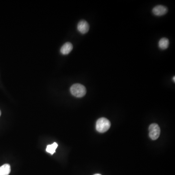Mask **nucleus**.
<instances>
[{
  "mask_svg": "<svg viewBox=\"0 0 175 175\" xmlns=\"http://www.w3.org/2000/svg\"><path fill=\"white\" fill-rule=\"evenodd\" d=\"M70 92L73 96L80 98L85 96L86 94V89L85 86L81 84H75L71 87Z\"/></svg>",
  "mask_w": 175,
  "mask_h": 175,
  "instance_id": "1",
  "label": "nucleus"
},
{
  "mask_svg": "<svg viewBox=\"0 0 175 175\" xmlns=\"http://www.w3.org/2000/svg\"><path fill=\"white\" fill-rule=\"evenodd\" d=\"M111 125V122L108 119L106 118H101L96 122V130L100 133H104L109 129Z\"/></svg>",
  "mask_w": 175,
  "mask_h": 175,
  "instance_id": "2",
  "label": "nucleus"
},
{
  "mask_svg": "<svg viewBox=\"0 0 175 175\" xmlns=\"http://www.w3.org/2000/svg\"><path fill=\"white\" fill-rule=\"evenodd\" d=\"M160 133V129L158 125L155 123L150 125L149 127V136L152 140H156L158 139Z\"/></svg>",
  "mask_w": 175,
  "mask_h": 175,
  "instance_id": "3",
  "label": "nucleus"
},
{
  "mask_svg": "<svg viewBox=\"0 0 175 175\" xmlns=\"http://www.w3.org/2000/svg\"><path fill=\"white\" fill-rule=\"evenodd\" d=\"M168 12V9L165 6L159 5L154 7L152 9L154 15L157 16H162L164 15Z\"/></svg>",
  "mask_w": 175,
  "mask_h": 175,
  "instance_id": "4",
  "label": "nucleus"
},
{
  "mask_svg": "<svg viewBox=\"0 0 175 175\" xmlns=\"http://www.w3.org/2000/svg\"><path fill=\"white\" fill-rule=\"evenodd\" d=\"M77 28L78 31L81 34H86L89 30V24L86 22V20H80L77 24Z\"/></svg>",
  "mask_w": 175,
  "mask_h": 175,
  "instance_id": "5",
  "label": "nucleus"
},
{
  "mask_svg": "<svg viewBox=\"0 0 175 175\" xmlns=\"http://www.w3.org/2000/svg\"><path fill=\"white\" fill-rule=\"evenodd\" d=\"M72 48H73V46L72 44L68 42L65 43L62 46V47L60 49V52L62 54L64 55H68L72 51Z\"/></svg>",
  "mask_w": 175,
  "mask_h": 175,
  "instance_id": "6",
  "label": "nucleus"
},
{
  "mask_svg": "<svg viewBox=\"0 0 175 175\" xmlns=\"http://www.w3.org/2000/svg\"><path fill=\"white\" fill-rule=\"evenodd\" d=\"M169 45V41L168 39L165 37L161 38L159 42V47L162 50H165L168 48Z\"/></svg>",
  "mask_w": 175,
  "mask_h": 175,
  "instance_id": "7",
  "label": "nucleus"
},
{
  "mask_svg": "<svg viewBox=\"0 0 175 175\" xmlns=\"http://www.w3.org/2000/svg\"><path fill=\"white\" fill-rule=\"evenodd\" d=\"M11 168L9 164H5L0 167V175H9Z\"/></svg>",
  "mask_w": 175,
  "mask_h": 175,
  "instance_id": "8",
  "label": "nucleus"
},
{
  "mask_svg": "<svg viewBox=\"0 0 175 175\" xmlns=\"http://www.w3.org/2000/svg\"><path fill=\"white\" fill-rule=\"evenodd\" d=\"M58 145L56 142H54L52 145H48L46 147V151L47 152L49 153L52 155H53L54 153L55 152V150L58 147Z\"/></svg>",
  "mask_w": 175,
  "mask_h": 175,
  "instance_id": "9",
  "label": "nucleus"
},
{
  "mask_svg": "<svg viewBox=\"0 0 175 175\" xmlns=\"http://www.w3.org/2000/svg\"><path fill=\"white\" fill-rule=\"evenodd\" d=\"M172 79H173V81H174V82H175V77H173V78H172Z\"/></svg>",
  "mask_w": 175,
  "mask_h": 175,
  "instance_id": "10",
  "label": "nucleus"
},
{
  "mask_svg": "<svg viewBox=\"0 0 175 175\" xmlns=\"http://www.w3.org/2000/svg\"><path fill=\"white\" fill-rule=\"evenodd\" d=\"M101 175V174H95V175Z\"/></svg>",
  "mask_w": 175,
  "mask_h": 175,
  "instance_id": "11",
  "label": "nucleus"
},
{
  "mask_svg": "<svg viewBox=\"0 0 175 175\" xmlns=\"http://www.w3.org/2000/svg\"><path fill=\"white\" fill-rule=\"evenodd\" d=\"M1 112L0 111V116H1Z\"/></svg>",
  "mask_w": 175,
  "mask_h": 175,
  "instance_id": "12",
  "label": "nucleus"
}]
</instances>
